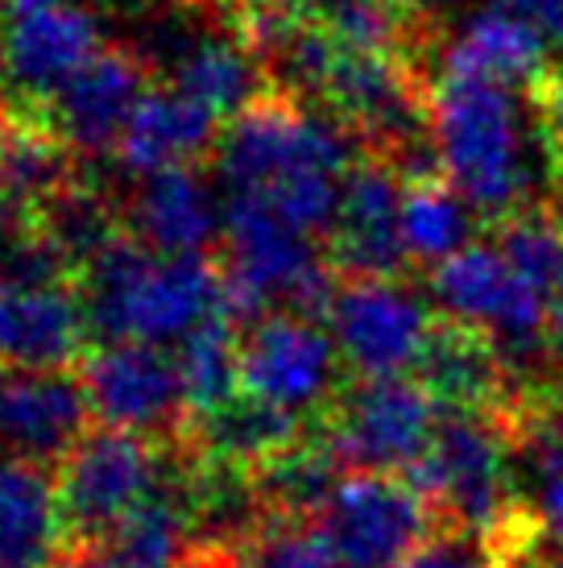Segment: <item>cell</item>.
Listing matches in <instances>:
<instances>
[{"instance_id":"obj_1","label":"cell","mask_w":563,"mask_h":568,"mask_svg":"<svg viewBox=\"0 0 563 568\" xmlns=\"http://www.w3.org/2000/svg\"><path fill=\"white\" fill-rule=\"evenodd\" d=\"M357 159L360 142L331 112L282 88L257 95L216 142V171L233 200H257L319 241L336 224Z\"/></svg>"},{"instance_id":"obj_2","label":"cell","mask_w":563,"mask_h":568,"mask_svg":"<svg viewBox=\"0 0 563 568\" xmlns=\"http://www.w3.org/2000/svg\"><path fill=\"white\" fill-rule=\"evenodd\" d=\"M75 291L100 341L171 345L228 312L219 262L207 253H154L129 229L79 270Z\"/></svg>"},{"instance_id":"obj_3","label":"cell","mask_w":563,"mask_h":568,"mask_svg":"<svg viewBox=\"0 0 563 568\" xmlns=\"http://www.w3.org/2000/svg\"><path fill=\"white\" fill-rule=\"evenodd\" d=\"M431 138L448 179L481 212L485 229L531 204L526 112L518 88L436 71Z\"/></svg>"},{"instance_id":"obj_4","label":"cell","mask_w":563,"mask_h":568,"mask_svg":"<svg viewBox=\"0 0 563 568\" xmlns=\"http://www.w3.org/2000/svg\"><path fill=\"white\" fill-rule=\"evenodd\" d=\"M224 307L240 324L269 312H303L324 320L340 286L328 262V245L282 221L257 200H228L224 221Z\"/></svg>"},{"instance_id":"obj_5","label":"cell","mask_w":563,"mask_h":568,"mask_svg":"<svg viewBox=\"0 0 563 568\" xmlns=\"http://www.w3.org/2000/svg\"><path fill=\"white\" fill-rule=\"evenodd\" d=\"M518 457L522 453H518L514 427L505 424V415L443 410L431 448L402 477L436 506L443 527L501 531L531 506L526 498H518Z\"/></svg>"},{"instance_id":"obj_6","label":"cell","mask_w":563,"mask_h":568,"mask_svg":"<svg viewBox=\"0 0 563 568\" xmlns=\"http://www.w3.org/2000/svg\"><path fill=\"white\" fill-rule=\"evenodd\" d=\"M171 444L129 427H92L54 469L66 523V552L100 548L116 523L162 481Z\"/></svg>"},{"instance_id":"obj_7","label":"cell","mask_w":563,"mask_h":568,"mask_svg":"<svg viewBox=\"0 0 563 568\" xmlns=\"http://www.w3.org/2000/svg\"><path fill=\"white\" fill-rule=\"evenodd\" d=\"M439 398L414 374L348 378L319 419L331 453L360 474H410L436 440Z\"/></svg>"},{"instance_id":"obj_8","label":"cell","mask_w":563,"mask_h":568,"mask_svg":"<svg viewBox=\"0 0 563 568\" xmlns=\"http://www.w3.org/2000/svg\"><path fill=\"white\" fill-rule=\"evenodd\" d=\"M315 523L324 527L340 568H398L443 527L436 506L402 474L360 469H348L336 481Z\"/></svg>"},{"instance_id":"obj_9","label":"cell","mask_w":563,"mask_h":568,"mask_svg":"<svg viewBox=\"0 0 563 568\" xmlns=\"http://www.w3.org/2000/svg\"><path fill=\"white\" fill-rule=\"evenodd\" d=\"M340 348L328 324L303 312H269L253 320L240 341V390L269 407L324 419L340 395Z\"/></svg>"},{"instance_id":"obj_10","label":"cell","mask_w":563,"mask_h":568,"mask_svg":"<svg viewBox=\"0 0 563 568\" xmlns=\"http://www.w3.org/2000/svg\"><path fill=\"white\" fill-rule=\"evenodd\" d=\"M436 316L407 278H340L324 324L352 378H398L414 374Z\"/></svg>"},{"instance_id":"obj_11","label":"cell","mask_w":563,"mask_h":568,"mask_svg":"<svg viewBox=\"0 0 563 568\" xmlns=\"http://www.w3.org/2000/svg\"><path fill=\"white\" fill-rule=\"evenodd\" d=\"M79 378L88 386L95 424L145 432L154 440L187 444L191 407L178 357L150 341H100L83 357Z\"/></svg>"},{"instance_id":"obj_12","label":"cell","mask_w":563,"mask_h":568,"mask_svg":"<svg viewBox=\"0 0 563 568\" xmlns=\"http://www.w3.org/2000/svg\"><path fill=\"white\" fill-rule=\"evenodd\" d=\"M427 291L439 312L493 332L510 362L547 348V300L518 274L493 241H472L427 270Z\"/></svg>"},{"instance_id":"obj_13","label":"cell","mask_w":563,"mask_h":568,"mask_svg":"<svg viewBox=\"0 0 563 568\" xmlns=\"http://www.w3.org/2000/svg\"><path fill=\"white\" fill-rule=\"evenodd\" d=\"M92 398L75 365H0V457L59 469L66 453L92 432Z\"/></svg>"},{"instance_id":"obj_14","label":"cell","mask_w":563,"mask_h":568,"mask_svg":"<svg viewBox=\"0 0 563 568\" xmlns=\"http://www.w3.org/2000/svg\"><path fill=\"white\" fill-rule=\"evenodd\" d=\"M324 245L340 278H402L414 266L402 237V174L390 162L360 150Z\"/></svg>"},{"instance_id":"obj_15","label":"cell","mask_w":563,"mask_h":568,"mask_svg":"<svg viewBox=\"0 0 563 568\" xmlns=\"http://www.w3.org/2000/svg\"><path fill=\"white\" fill-rule=\"evenodd\" d=\"M100 50H104L100 21L83 4H54L9 17L0 30V80L30 95L33 109H42Z\"/></svg>"},{"instance_id":"obj_16","label":"cell","mask_w":563,"mask_h":568,"mask_svg":"<svg viewBox=\"0 0 563 568\" xmlns=\"http://www.w3.org/2000/svg\"><path fill=\"white\" fill-rule=\"evenodd\" d=\"M145 92H150V63L129 47H104L38 112H47L66 142L83 159H92L116 150L121 129L129 125Z\"/></svg>"},{"instance_id":"obj_17","label":"cell","mask_w":563,"mask_h":568,"mask_svg":"<svg viewBox=\"0 0 563 568\" xmlns=\"http://www.w3.org/2000/svg\"><path fill=\"white\" fill-rule=\"evenodd\" d=\"M414 378L439 398L443 410H489L501 415L518 390V374L510 353L493 332L448 312L436 316L431 341L422 348Z\"/></svg>"},{"instance_id":"obj_18","label":"cell","mask_w":563,"mask_h":568,"mask_svg":"<svg viewBox=\"0 0 563 568\" xmlns=\"http://www.w3.org/2000/svg\"><path fill=\"white\" fill-rule=\"evenodd\" d=\"M88 336L75 283H0V365L66 369L88 357Z\"/></svg>"},{"instance_id":"obj_19","label":"cell","mask_w":563,"mask_h":568,"mask_svg":"<svg viewBox=\"0 0 563 568\" xmlns=\"http://www.w3.org/2000/svg\"><path fill=\"white\" fill-rule=\"evenodd\" d=\"M224 221L228 207H219L195 162L145 174L129 200V233L154 253H212L224 241Z\"/></svg>"},{"instance_id":"obj_20","label":"cell","mask_w":563,"mask_h":568,"mask_svg":"<svg viewBox=\"0 0 563 568\" xmlns=\"http://www.w3.org/2000/svg\"><path fill=\"white\" fill-rule=\"evenodd\" d=\"M171 83L191 100H199L219 121H233L249 109L257 95L274 88L266 59L253 50V42L224 13L216 33L191 38L171 54Z\"/></svg>"},{"instance_id":"obj_21","label":"cell","mask_w":563,"mask_h":568,"mask_svg":"<svg viewBox=\"0 0 563 568\" xmlns=\"http://www.w3.org/2000/svg\"><path fill=\"white\" fill-rule=\"evenodd\" d=\"M63 560L59 477L47 465L0 457V568H59Z\"/></svg>"},{"instance_id":"obj_22","label":"cell","mask_w":563,"mask_h":568,"mask_svg":"<svg viewBox=\"0 0 563 568\" xmlns=\"http://www.w3.org/2000/svg\"><path fill=\"white\" fill-rule=\"evenodd\" d=\"M216 112H207L199 100L178 92L174 83L171 88H150L129 116V125L121 129V142L112 154L121 162V171L145 179V174H157L166 166H187L199 154L216 150Z\"/></svg>"},{"instance_id":"obj_23","label":"cell","mask_w":563,"mask_h":568,"mask_svg":"<svg viewBox=\"0 0 563 568\" xmlns=\"http://www.w3.org/2000/svg\"><path fill=\"white\" fill-rule=\"evenodd\" d=\"M436 71L531 92L534 83L551 71V42L534 30L531 21L493 4V9L472 17L469 26L439 50Z\"/></svg>"},{"instance_id":"obj_24","label":"cell","mask_w":563,"mask_h":568,"mask_svg":"<svg viewBox=\"0 0 563 568\" xmlns=\"http://www.w3.org/2000/svg\"><path fill=\"white\" fill-rule=\"evenodd\" d=\"M75 145L54 129L47 112H4L0 116V200L42 207L50 195L71 187L79 171Z\"/></svg>"},{"instance_id":"obj_25","label":"cell","mask_w":563,"mask_h":568,"mask_svg":"<svg viewBox=\"0 0 563 568\" xmlns=\"http://www.w3.org/2000/svg\"><path fill=\"white\" fill-rule=\"evenodd\" d=\"M477 229H485V221L464 200V191L448 179V171H422L402 179V237L414 266H439L443 257L472 245Z\"/></svg>"},{"instance_id":"obj_26","label":"cell","mask_w":563,"mask_h":568,"mask_svg":"<svg viewBox=\"0 0 563 568\" xmlns=\"http://www.w3.org/2000/svg\"><path fill=\"white\" fill-rule=\"evenodd\" d=\"M183 568H340L315 519L266 515L233 544H195Z\"/></svg>"},{"instance_id":"obj_27","label":"cell","mask_w":563,"mask_h":568,"mask_svg":"<svg viewBox=\"0 0 563 568\" xmlns=\"http://www.w3.org/2000/svg\"><path fill=\"white\" fill-rule=\"evenodd\" d=\"M240 341H245L240 320L228 312H216L178 341L174 357H178V374L187 390L191 424L240 395Z\"/></svg>"},{"instance_id":"obj_28","label":"cell","mask_w":563,"mask_h":568,"mask_svg":"<svg viewBox=\"0 0 563 568\" xmlns=\"http://www.w3.org/2000/svg\"><path fill=\"white\" fill-rule=\"evenodd\" d=\"M38 221H42V233L50 237V245L63 253L71 274L88 266L116 233H125L116 221L112 200H104V191L92 187L88 179H75L71 187L50 195L47 204L38 207Z\"/></svg>"},{"instance_id":"obj_29","label":"cell","mask_w":563,"mask_h":568,"mask_svg":"<svg viewBox=\"0 0 563 568\" xmlns=\"http://www.w3.org/2000/svg\"><path fill=\"white\" fill-rule=\"evenodd\" d=\"M493 245L526 283L551 300L563 286V207L560 204H526L514 216L489 229Z\"/></svg>"},{"instance_id":"obj_30","label":"cell","mask_w":563,"mask_h":568,"mask_svg":"<svg viewBox=\"0 0 563 568\" xmlns=\"http://www.w3.org/2000/svg\"><path fill=\"white\" fill-rule=\"evenodd\" d=\"M526 100H531L539 142L547 150V166H555L563 159V63H551L547 75L526 92Z\"/></svg>"},{"instance_id":"obj_31","label":"cell","mask_w":563,"mask_h":568,"mask_svg":"<svg viewBox=\"0 0 563 568\" xmlns=\"http://www.w3.org/2000/svg\"><path fill=\"white\" fill-rule=\"evenodd\" d=\"M493 4L510 9V13L522 17V21H531L551 47L563 50V0H493Z\"/></svg>"},{"instance_id":"obj_32","label":"cell","mask_w":563,"mask_h":568,"mask_svg":"<svg viewBox=\"0 0 563 568\" xmlns=\"http://www.w3.org/2000/svg\"><path fill=\"white\" fill-rule=\"evenodd\" d=\"M547 353L563 365V286L547 300Z\"/></svg>"},{"instance_id":"obj_33","label":"cell","mask_w":563,"mask_h":568,"mask_svg":"<svg viewBox=\"0 0 563 568\" xmlns=\"http://www.w3.org/2000/svg\"><path fill=\"white\" fill-rule=\"evenodd\" d=\"M4 13L21 17V13H38V9H54V4H66V0H0Z\"/></svg>"},{"instance_id":"obj_34","label":"cell","mask_w":563,"mask_h":568,"mask_svg":"<svg viewBox=\"0 0 563 568\" xmlns=\"http://www.w3.org/2000/svg\"><path fill=\"white\" fill-rule=\"evenodd\" d=\"M551 179H555V204L563 207V159L551 166Z\"/></svg>"},{"instance_id":"obj_35","label":"cell","mask_w":563,"mask_h":568,"mask_svg":"<svg viewBox=\"0 0 563 568\" xmlns=\"http://www.w3.org/2000/svg\"><path fill=\"white\" fill-rule=\"evenodd\" d=\"M174 4H199V9H224V0H174Z\"/></svg>"},{"instance_id":"obj_36","label":"cell","mask_w":563,"mask_h":568,"mask_svg":"<svg viewBox=\"0 0 563 568\" xmlns=\"http://www.w3.org/2000/svg\"><path fill=\"white\" fill-rule=\"evenodd\" d=\"M393 4H402V9H410V13H422L431 0H393Z\"/></svg>"},{"instance_id":"obj_37","label":"cell","mask_w":563,"mask_h":568,"mask_svg":"<svg viewBox=\"0 0 563 568\" xmlns=\"http://www.w3.org/2000/svg\"><path fill=\"white\" fill-rule=\"evenodd\" d=\"M0 116H4V100H0Z\"/></svg>"}]
</instances>
